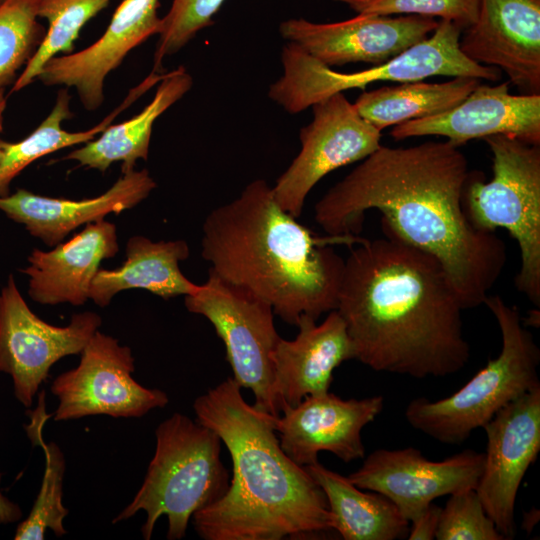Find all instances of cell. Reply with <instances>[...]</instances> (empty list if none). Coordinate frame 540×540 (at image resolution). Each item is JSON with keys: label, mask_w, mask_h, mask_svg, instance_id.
Masks as SVG:
<instances>
[{"label": "cell", "mask_w": 540, "mask_h": 540, "mask_svg": "<svg viewBox=\"0 0 540 540\" xmlns=\"http://www.w3.org/2000/svg\"><path fill=\"white\" fill-rule=\"evenodd\" d=\"M483 428L487 447L475 490L498 531L512 539L517 494L540 451V387L504 406Z\"/></svg>", "instance_id": "cell-14"}, {"label": "cell", "mask_w": 540, "mask_h": 540, "mask_svg": "<svg viewBox=\"0 0 540 540\" xmlns=\"http://www.w3.org/2000/svg\"><path fill=\"white\" fill-rule=\"evenodd\" d=\"M450 141L380 146L316 203L314 218L329 236H357L376 209L383 233L435 257L464 309L484 304L507 262L504 241L475 229L463 208L470 176L466 156Z\"/></svg>", "instance_id": "cell-1"}, {"label": "cell", "mask_w": 540, "mask_h": 540, "mask_svg": "<svg viewBox=\"0 0 540 540\" xmlns=\"http://www.w3.org/2000/svg\"><path fill=\"white\" fill-rule=\"evenodd\" d=\"M485 454L466 449L442 461H430L414 447L377 449L348 478L358 488L387 497L411 522L433 501L475 489Z\"/></svg>", "instance_id": "cell-13"}, {"label": "cell", "mask_w": 540, "mask_h": 540, "mask_svg": "<svg viewBox=\"0 0 540 540\" xmlns=\"http://www.w3.org/2000/svg\"><path fill=\"white\" fill-rule=\"evenodd\" d=\"M304 467L324 492L333 530L343 539L395 540L408 535L410 522L384 495L363 492L348 477L319 461Z\"/></svg>", "instance_id": "cell-25"}, {"label": "cell", "mask_w": 540, "mask_h": 540, "mask_svg": "<svg viewBox=\"0 0 540 540\" xmlns=\"http://www.w3.org/2000/svg\"><path fill=\"white\" fill-rule=\"evenodd\" d=\"M441 507L431 503L410 523L408 532L409 540H432L435 539Z\"/></svg>", "instance_id": "cell-34"}, {"label": "cell", "mask_w": 540, "mask_h": 540, "mask_svg": "<svg viewBox=\"0 0 540 540\" xmlns=\"http://www.w3.org/2000/svg\"><path fill=\"white\" fill-rule=\"evenodd\" d=\"M155 437V453L141 487L112 522L144 511L141 533L150 540L156 522L166 515L167 539L180 540L194 513L228 490L230 477L220 457L222 441L215 431L181 413L161 422Z\"/></svg>", "instance_id": "cell-5"}, {"label": "cell", "mask_w": 540, "mask_h": 540, "mask_svg": "<svg viewBox=\"0 0 540 540\" xmlns=\"http://www.w3.org/2000/svg\"><path fill=\"white\" fill-rule=\"evenodd\" d=\"M185 306L213 325L225 345L232 378L251 389L254 406L279 417L272 355L281 337L271 305L208 271L207 281L185 296Z\"/></svg>", "instance_id": "cell-9"}, {"label": "cell", "mask_w": 540, "mask_h": 540, "mask_svg": "<svg viewBox=\"0 0 540 540\" xmlns=\"http://www.w3.org/2000/svg\"><path fill=\"white\" fill-rule=\"evenodd\" d=\"M492 153L493 177L472 174L463 192L471 225L483 232L504 228L520 249L517 289L540 307V145L506 135L483 138Z\"/></svg>", "instance_id": "cell-8"}, {"label": "cell", "mask_w": 540, "mask_h": 540, "mask_svg": "<svg viewBox=\"0 0 540 540\" xmlns=\"http://www.w3.org/2000/svg\"><path fill=\"white\" fill-rule=\"evenodd\" d=\"M316 322L301 318L295 339L280 338L273 352L274 390L280 415L306 396L328 392L333 371L341 363L355 359L346 324L336 309L328 312L322 323Z\"/></svg>", "instance_id": "cell-20"}, {"label": "cell", "mask_w": 540, "mask_h": 540, "mask_svg": "<svg viewBox=\"0 0 540 540\" xmlns=\"http://www.w3.org/2000/svg\"><path fill=\"white\" fill-rule=\"evenodd\" d=\"M190 255L184 240L153 242L144 236L131 237L126 245V260L113 270L99 268L89 290V299L107 306L120 291L144 289L165 300L192 295L200 285L190 281L179 262Z\"/></svg>", "instance_id": "cell-23"}, {"label": "cell", "mask_w": 540, "mask_h": 540, "mask_svg": "<svg viewBox=\"0 0 540 540\" xmlns=\"http://www.w3.org/2000/svg\"><path fill=\"white\" fill-rule=\"evenodd\" d=\"M111 0H36L37 15L45 18L48 29L40 47L26 64L11 92H18L38 78L43 66L58 53H72L84 25Z\"/></svg>", "instance_id": "cell-29"}, {"label": "cell", "mask_w": 540, "mask_h": 540, "mask_svg": "<svg viewBox=\"0 0 540 540\" xmlns=\"http://www.w3.org/2000/svg\"><path fill=\"white\" fill-rule=\"evenodd\" d=\"M2 152H3V149H2L1 142H0V158H1V156H2Z\"/></svg>", "instance_id": "cell-38"}, {"label": "cell", "mask_w": 540, "mask_h": 540, "mask_svg": "<svg viewBox=\"0 0 540 540\" xmlns=\"http://www.w3.org/2000/svg\"><path fill=\"white\" fill-rule=\"evenodd\" d=\"M225 0H173L161 18L159 39L151 72L159 73L165 57L177 53L196 34L213 24V16Z\"/></svg>", "instance_id": "cell-31"}, {"label": "cell", "mask_w": 540, "mask_h": 540, "mask_svg": "<svg viewBox=\"0 0 540 540\" xmlns=\"http://www.w3.org/2000/svg\"><path fill=\"white\" fill-rule=\"evenodd\" d=\"M357 14L391 16L394 14L438 17L454 23L462 31L477 19L479 0H337Z\"/></svg>", "instance_id": "cell-33"}, {"label": "cell", "mask_w": 540, "mask_h": 540, "mask_svg": "<svg viewBox=\"0 0 540 540\" xmlns=\"http://www.w3.org/2000/svg\"><path fill=\"white\" fill-rule=\"evenodd\" d=\"M193 409L219 435L233 467L226 493L192 517L200 538L310 539L333 530L324 492L280 446L277 417L248 404L232 377L197 397Z\"/></svg>", "instance_id": "cell-3"}, {"label": "cell", "mask_w": 540, "mask_h": 540, "mask_svg": "<svg viewBox=\"0 0 540 540\" xmlns=\"http://www.w3.org/2000/svg\"><path fill=\"white\" fill-rule=\"evenodd\" d=\"M483 305L501 332L499 355L450 396L436 401L415 398L405 409V418L413 428L441 443H463L504 406L540 387V349L517 307L498 295H489Z\"/></svg>", "instance_id": "cell-6"}, {"label": "cell", "mask_w": 540, "mask_h": 540, "mask_svg": "<svg viewBox=\"0 0 540 540\" xmlns=\"http://www.w3.org/2000/svg\"><path fill=\"white\" fill-rule=\"evenodd\" d=\"M383 408L380 395L345 400L328 391L306 396L277 417L280 446L303 467L317 462L321 451L331 452L345 463L361 459L365 456L362 429Z\"/></svg>", "instance_id": "cell-17"}, {"label": "cell", "mask_w": 540, "mask_h": 540, "mask_svg": "<svg viewBox=\"0 0 540 540\" xmlns=\"http://www.w3.org/2000/svg\"><path fill=\"white\" fill-rule=\"evenodd\" d=\"M38 399L37 408L30 412L26 432L31 442L40 446L44 452L45 471L30 514L16 529L14 535L16 540H43L47 530H52L57 537L67 533L63 520L69 510L62 501L65 457L56 443H45L43 440V425L50 417L45 411V391L40 393Z\"/></svg>", "instance_id": "cell-28"}, {"label": "cell", "mask_w": 540, "mask_h": 540, "mask_svg": "<svg viewBox=\"0 0 540 540\" xmlns=\"http://www.w3.org/2000/svg\"><path fill=\"white\" fill-rule=\"evenodd\" d=\"M280 207L263 179L213 209L202 227V257L209 271L239 286L296 325L337 307L344 260L333 244H354L357 236L319 237Z\"/></svg>", "instance_id": "cell-4"}, {"label": "cell", "mask_w": 540, "mask_h": 540, "mask_svg": "<svg viewBox=\"0 0 540 540\" xmlns=\"http://www.w3.org/2000/svg\"><path fill=\"white\" fill-rule=\"evenodd\" d=\"M160 0H123L103 35L87 48L45 63L38 79L45 85L74 87L83 106L96 110L104 100V81L126 55L154 34H159Z\"/></svg>", "instance_id": "cell-19"}, {"label": "cell", "mask_w": 540, "mask_h": 540, "mask_svg": "<svg viewBox=\"0 0 540 540\" xmlns=\"http://www.w3.org/2000/svg\"><path fill=\"white\" fill-rule=\"evenodd\" d=\"M437 540H505L486 513L475 489L449 495L441 508Z\"/></svg>", "instance_id": "cell-32"}, {"label": "cell", "mask_w": 540, "mask_h": 540, "mask_svg": "<svg viewBox=\"0 0 540 540\" xmlns=\"http://www.w3.org/2000/svg\"><path fill=\"white\" fill-rule=\"evenodd\" d=\"M459 48L469 60L504 71L521 94H540V0H479Z\"/></svg>", "instance_id": "cell-16"}, {"label": "cell", "mask_w": 540, "mask_h": 540, "mask_svg": "<svg viewBox=\"0 0 540 540\" xmlns=\"http://www.w3.org/2000/svg\"><path fill=\"white\" fill-rule=\"evenodd\" d=\"M38 18L36 0H5L0 5V88L13 86L44 40L46 31Z\"/></svg>", "instance_id": "cell-30"}, {"label": "cell", "mask_w": 540, "mask_h": 540, "mask_svg": "<svg viewBox=\"0 0 540 540\" xmlns=\"http://www.w3.org/2000/svg\"><path fill=\"white\" fill-rule=\"evenodd\" d=\"M156 182L146 169L124 173L105 193L94 198L70 200L17 189L0 197V211L23 224L27 231L48 246H56L74 229L119 214L146 199Z\"/></svg>", "instance_id": "cell-21"}, {"label": "cell", "mask_w": 540, "mask_h": 540, "mask_svg": "<svg viewBox=\"0 0 540 540\" xmlns=\"http://www.w3.org/2000/svg\"><path fill=\"white\" fill-rule=\"evenodd\" d=\"M80 354L78 366L52 382L51 392L58 399L55 421L95 415L140 418L168 404L164 391L146 388L133 378L132 351L114 337L97 330Z\"/></svg>", "instance_id": "cell-10"}, {"label": "cell", "mask_w": 540, "mask_h": 540, "mask_svg": "<svg viewBox=\"0 0 540 540\" xmlns=\"http://www.w3.org/2000/svg\"><path fill=\"white\" fill-rule=\"evenodd\" d=\"M118 251L116 226L104 219L88 223L51 251L34 249L28 257L29 266L21 270L29 276V296L44 305H83L101 261Z\"/></svg>", "instance_id": "cell-22"}, {"label": "cell", "mask_w": 540, "mask_h": 540, "mask_svg": "<svg viewBox=\"0 0 540 540\" xmlns=\"http://www.w3.org/2000/svg\"><path fill=\"white\" fill-rule=\"evenodd\" d=\"M101 323L91 311L74 314L63 327L45 322L10 276L0 293V372L11 376L17 400L30 408L50 368L65 356L80 354Z\"/></svg>", "instance_id": "cell-11"}, {"label": "cell", "mask_w": 540, "mask_h": 540, "mask_svg": "<svg viewBox=\"0 0 540 540\" xmlns=\"http://www.w3.org/2000/svg\"><path fill=\"white\" fill-rule=\"evenodd\" d=\"M150 88V82L144 79L131 89L122 103L100 123L79 132H69L62 128V122L71 118L73 113L70 110L71 96L66 89L60 90L53 109L30 135L15 143L0 141L3 149L0 158V197L9 195L11 181L33 161L57 150L95 139L122 111Z\"/></svg>", "instance_id": "cell-27"}, {"label": "cell", "mask_w": 540, "mask_h": 540, "mask_svg": "<svg viewBox=\"0 0 540 540\" xmlns=\"http://www.w3.org/2000/svg\"><path fill=\"white\" fill-rule=\"evenodd\" d=\"M5 0H0V5L4 2Z\"/></svg>", "instance_id": "cell-39"}, {"label": "cell", "mask_w": 540, "mask_h": 540, "mask_svg": "<svg viewBox=\"0 0 540 540\" xmlns=\"http://www.w3.org/2000/svg\"><path fill=\"white\" fill-rule=\"evenodd\" d=\"M193 80L184 67L165 74L152 101L136 116L109 125L97 139L71 151L65 159L105 172L113 162H122V174L134 170L138 159L147 160L153 124L192 87Z\"/></svg>", "instance_id": "cell-24"}, {"label": "cell", "mask_w": 540, "mask_h": 540, "mask_svg": "<svg viewBox=\"0 0 540 540\" xmlns=\"http://www.w3.org/2000/svg\"><path fill=\"white\" fill-rule=\"evenodd\" d=\"M6 108V96L5 89L0 88V132L2 131L3 125V114Z\"/></svg>", "instance_id": "cell-37"}, {"label": "cell", "mask_w": 540, "mask_h": 540, "mask_svg": "<svg viewBox=\"0 0 540 540\" xmlns=\"http://www.w3.org/2000/svg\"><path fill=\"white\" fill-rule=\"evenodd\" d=\"M434 18L363 15L335 23L289 19L281 36L326 66L383 64L426 39L438 26Z\"/></svg>", "instance_id": "cell-15"}, {"label": "cell", "mask_w": 540, "mask_h": 540, "mask_svg": "<svg viewBox=\"0 0 540 540\" xmlns=\"http://www.w3.org/2000/svg\"><path fill=\"white\" fill-rule=\"evenodd\" d=\"M311 107L313 120L300 131L301 149L272 187L277 203L295 218L325 175L365 159L381 146V131L359 115L343 92Z\"/></svg>", "instance_id": "cell-12"}, {"label": "cell", "mask_w": 540, "mask_h": 540, "mask_svg": "<svg viewBox=\"0 0 540 540\" xmlns=\"http://www.w3.org/2000/svg\"><path fill=\"white\" fill-rule=\"evenodd\" d=\"M357 244L344 260L336 307L355 359L416 379L462 370L470 359L465 309L439 261L391 236Z\"/></svg>", "instance_id": "cell-2"}, {"label": "cell", "mask_w": 540, "mask_h": 540, "mask_svg": "<svg viewBox=\"0 0 540 540\" xmlns=\"http://www.w3.org/2000/svg\"><path fill=\"white\" fill-rule=\"evenodd\" d=\"M509 81L479 84L460 104L443 113L393 126L390 136L403 140L443 136L460 146L492 135H506L540 145V94L509 93Z\"/></svg>", "instance_id": "cell-18"}, {"label": "cell", "mask_w": 540, "mask_h": 540, "mask_svg": "<svg viewBox=\"0 0 540 540\" xmlns=\"http://www.w3.org/2000/svg\"><path fill=\"white\" fill-rule=\"evenodd\" d=\"M523 320V324L525 326L532 325V326H539V309L533 310L530 312L527 321Z\"/></svg>", "instance_id": "cell-36"}, {"label": "cell", "mask_w": 540, "mask_h": 540, "mask_svg": "<svg viewBox=\"0 0 540 540\" xmlns=\"http://www.w3.org/2000/svg\"><path fill=\"white\" fill-rule=\"evenodd\" d=\"M2 473L0 472V482ZM22 510L20 506L8 499L0 490V524H8L21 520Z\"/></svg>", "instance_id": "cell-35"}, {"label": "cell", "mask_w": 540, "mask_h": 540, "mask_svg": "<svg viewBox=\"0 0 540 540\" xmlns=\"http://www.w3.org/2000/svg\"><path fill=\"white\" fill-rule=\"evenodd\" d=\"M480 79L453 77L427 83L401 82L361 93L353 103L359 115L379 131L400 123L443 113L460 104Z\"/></svg>", "instance_id": "cell-26"}, {"label": "cell", "mask_w": 540, "mask_h": 540, "mask_svg": "<svg viewBox=\"0 0 540 540\" xmlns=\"http://www.w3.org/2000/svg\"><path fill=\"white\" fill-rule=\"evenodd\" d=\"M461 32L454 23L439 20L426 39L383 64L353 73L334 71L288 42L281 54L283 74L270 86L268 94L289 113H298L333 94L364 89L377 81L401 83L432 76L500 80L498 68L477 64L461 52Z\"/></svg>", "instance_id": "cell-7"}]
</instances>
